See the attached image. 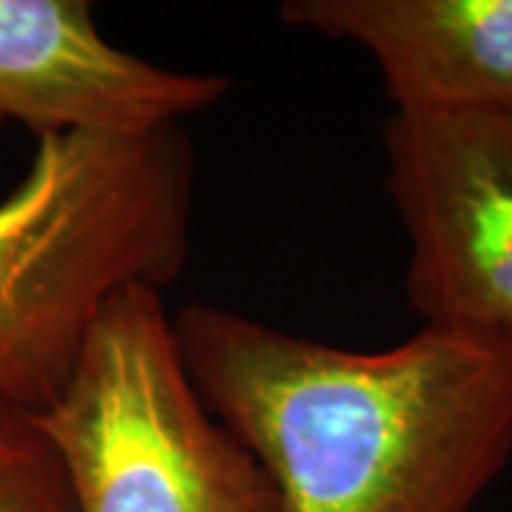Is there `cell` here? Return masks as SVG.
<instances>
[{
  "label": "cell",
  "instance_id": "6",
  "mask_svg": "<svg viewBox=\"0 0 512 512\" xmlns=\"http://www.w3.org/2000/svg\"><path fill=\"white\" fill-rule=\"evenodd\" d=\"M279 18L365 49L393 114L512 117V0H291Z\"/></svg>",
  "mask_w": 512,
  "mask_h": 512
},
{
  "label": "cell",
  "instance_id": "4",
  "mask_svg": "<svg viewBox=\"0 0 512 512\" xmlns=\"http://www.w3.org/2000/svg\"><path fill=\"white\" fill-rule=\"evenodd\" d=\"M382 137L410 239V311L512 339V117L393 114Z\"/></svg>",
  "mask_w": 512,
  "mask_h": 512
},
{
  "label": "cell",
  "instance_id": "5",
  "mask_svg": "<svg viewBox=\"0 0 512 512\" xmlns=\"http://www.w3.org/2000/svg\"><path fill=\"white\" fill-rule=\"evenodd\" d=\"M231 89L217 74L168 72L120 52L83 0H0V120L43 134L143 137Z\"/></svg>",
  "mask_w": 512,
  "mask_h": 512
},
{
  "label": "cell",
  "instance_id": "7",
  "mask_svg": "<svg viewBox=\"0 0 512 512\" xmlns=\"http://www.w3.org/2000/svg\"><path fill=\"white\" fill-rule=\"evenodd\" d=\"M0 512H77L49 439L12 407H0Z\"/></svg>",
  "mask_w": 512,
  "mask_h": 512
},
{
  "label": "cell",
  "instance_id": "2",
  "mask_svg": "<svg viewBox=\"0 0 512 512\" xmlns=\"http://www.w3.org/2000/svg\"><path fill=\"white\" fill-rule=\"evenodd\" d=\"M191 202L194 154L177 126L37 137L0 200V407L49 410L111 299L177 279Z\"/></svg>",
  "mask_w": 512,
  "mask_h": 512
},
{
  "label": "cell",
  "instance_id": "1",
  "mask_svg": "<svg viewBox=\"0 0 512 512\" xmlns=\"http://www.w3.org/2000/svg\"><path fill=\"white\" fill-rule=\"evenodd\" d=\"M211 413L279 512H473L512 458V339L421 325L345 350L228 308L174 316Z\"/></svg>",
  "mask_w": 512,
  "mask_h": 512
},
{
  "label": "cell",
  "instance_id": "3",
  "mask_svg": "<svg viewBox=\"0 0 512 512\" xmlns=\"http://www.w3.org/2000/svg\"><path fill=\"white\" fill-rule=\"evenodd\" d=\"M32 419L77 512H279L262 464L200 396L157 288L111 299L66 390Z\"/></svg>",
  "mask_w": 512,
  "mask_h": 512
}]
</instances>
